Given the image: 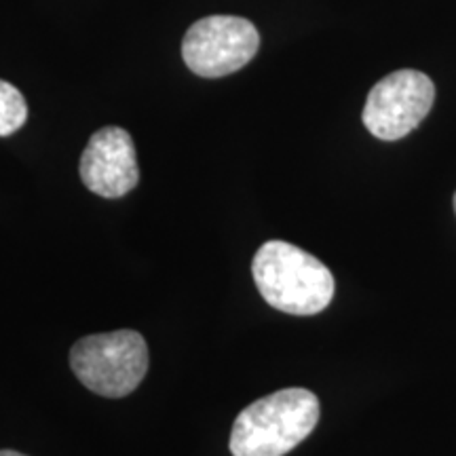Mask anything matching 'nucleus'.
<instances>
[{"instance_id":"1","label":"nucleus","mask_w":456,"mask_h":456,"mask_svg":"<svg viewBox=\"0 0 456 456\" xmlns=\"http://www.w3.org/2000/svg\"><path fill=\"white\" fill-rule=\"evenodd\" d=\"M256 288L273 309L317 315L334 298V275L322 260L288 241H266L252 262Z\"/></svg>"},{"instance_id":"2","label":"nucleus","mask_w":456,"mask_h":456,"mask_svg":"<svg viewBox=\"0 0 456 456\" xmlns=\"http://www.w3.org/2000/svg\"><path fill=\"white\" fill-rule=\"evenodd\" d=\"M319 423V399L306 389H281L249 403L231 431L232 456H283Z\"/></svg>"},{"instance_id":"3","label":"nucleus","mask_w":456,"mask_h":456,"mask_svg":"<svg viewBox=\"0 0 456 456\" xmlns=\"http://www.w3.org/2000/svg\"><path fill=\"white\" fill-rule=\"evenodd\" d=\"M70 363L89 391L104 397H125L144 380L148 346L134 330L94 334L72 346Z\"/></svg>"},{"instance_id":"4","label":"nucleus","mask_w":456,"mask_h":456,"mask_svg":"<svg viewBox=\"0 0 456 456\" xmlns=\"http://www.w3.org/2000/svg\"><path fill=\"white\" fill-rule=\"evenodd\" d=\"M260 34L252 21L235 15H209L188 28L182 57L197 77L220 78L254 60Z\"/></svg>"},{"instance_id":"5","label":"nucleus","mask_w":456,"mask_h":456,"mask_svg":"<svg viewBox=\"0 0 456 456\" xmlns=\"http://www.w3.org/2000/svg\"><path fill=\"white\" fill-rule=\"evenodd\" d=\"M436 87L419 70H397L379 81L363 106V125L374 138L395 142L419 127L429 114Z\"/></svg>"},{"instance_id":"6","label":"nucleus","mask_w":456,"mask_h":456,"mask_svg":"<svg viewBox=\"0 0 456 456\" xmlns=\"http://www.w3.org/2000/svg\"><path fill=\"white\" fill-rule=\"evenodd\" d=\"M81 180L91 192L104 199L125 197L138 186V159L127 131L104 127L91 135L81 157Z\"/></svg>"},{"instance_id":"7","label":"nucleus","mask_w":456,"mask_h":456,"mask_svg":"<svg viewBox=\"0 0 456 456\" xmlns=\"http://www.w3.org/2000/svg\"><path fill=\"white\" fill-rule=\"evenodd\" d=\"M26 118L28 104L21 91L7 81H0V138L24 127Z\"/></svg>"},{"instance_id":"8","label":"nucleus","mask_w":456,"mask_h":456,"mask_svg":"<svg viewBox=\"0 0 456 456\" xmlns=\"http://www.w3.org/2000/svg\"><path fill=\"white\" fill-rule=\"evenodd\" d=\"M0 456H26V454L15 452V450H0Z\"/></svg>"},{"instance_id":"9","label":"nucleus","mask_w":456,"mask_h":456,"mask_svg":"<svg viewBox=\"0 0 456 456\" xmlns=\"http://www.w3.org/2000/svg\"><path fill=\"white\" fill-rule=\"evenodd\" d=\"M454 212H456V192H454Z\"/></svg>"}]
</instances>
